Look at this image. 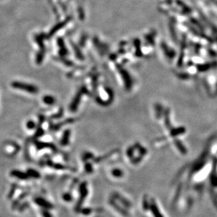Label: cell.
Wrapping results in <instances>:
<instances>
[{"instance_id":"obj_1","label":"cell","mask_w":217,"mask_h":217,"mask_svg":"<svg viewBox=\"0 0 217 217\" xmlns=\"http://www.w3.org/2000/svg\"><path fill=\"white\" fill-rule=\"evenodd\" d=\"M11 86L13 88L23 90V91H26L27 93L30 94H37L38 93V88L36 86L31 84H28V83L14 81L11 83Z\"/></svg>"},{"instance_id":"obj_2","label":"cell","mask_w":217,"mask_h":217,"mask_svg":"<svg viewBox=\"0 0 217 217\" xmlns=\"http://www.w3.org/2000/svg\"><path fill=\"white\" fill-rule=\"evenodd\" d=\"M35 203H36V204L38 205V206H41V207L44 208V209H52V208L53 207L52 204H51L49 202L45 200V199H44V198H42V197L35 198Z\"/></svg>"},{"instance_id":"obj_3","label":"cell","mask_w":217,"mask_h":217,"mask_svg":"<svg viewBox=\"0 0 217 217\" xmlns=\"http://www.w3.org/2000/svg\"><path fill=\"white\" fill-rule=\"evenodd\" d=\"M68 20H69V18H68V19H66V20H64V21L61 22V23H57V24H56V25H54V26L52 28V30H50V32H49V34H48L49 37L52 36V35H54V34H55L56 32L58 31V30H59L61 28H62L63 27H64V25H66V23H67Z\"/></svg>"},{"instance_id":"obj_4","label":"cell","mask_w":217,"mask_h":217,"mask_svg":"<svg viewBox=\"0 0 217 217\" xmlns=\"http://www.w3.org/2000/svg\"><path fill=\"white\" fill-rule=\"evenodd\" d=\"M11 176H13V177L17 178L20 179V180H26L27 178L29 177L28 173H25L23 172L20 171H11Z\"/></svg>"},{"instance_id":"obj_5","label":"cell","mask_w":217,"mask_h":217,"mask_svg":"<svg viewBox=\"0 0 217 217\" xmlns=\"http://www.w3.org/2000/svg\"><path fill=\"white\" fill-rule=\"evenodd\" d=\"M57 42H58V44H59V46H60V54H63V55H65V54H66V53H67V51H66V48H65V46L64 44V42H63L62 39L61 38H58L57 39Z\"/></svg>"},{"instance_id":"obj_6","label":"cell","mask_w":217,"mask_h":217,"mask_svg":"<svg viewBox=\"0 0 217 217\" xmlns=\"http://www.w3.org/2000/svg\"><path fill=\"white\" fill-rule=\"evenodd\" d=\"M43 102L46 105H53L54 103V97L52 96H49V95H46L43 98Z\"/></svg>"},{"instance_id":"obj_7","label":"cell","mask_w":217,"mask_h":217,"mask_svg":"<svg viewBox=\"0 0 217 217\" xmlns=\"http://www.w3.org/2000/svg\"><path fill=\"white\" fill-rule=\"evenodd\" d=\"M28 176H31L32 178H40V173L38 172H37L35 170H29V171L28 172Z\"/></svg>"},{"instance_id":"obj_8","label":"cell","mask_w":217,"mask_h":217,"mask_svg":"<svg viewBox=\"0 0 217 217\" xmlns=\"http://www.w3.org/2000/svg\"><path fill=\"white\" fill-rule=\"evenodd\" d=\"M26 126H27V128H28V129H34V128H35V123H34L32 121H29L27 123Z\"/></svg>"},{"instance_id":"obj_9","label":"cell","mask_w":217,"mask_h":217,"mask_svg":"<svg viewBox=\"0 0 217 217\" xmlns=\"http://www.w3.org/2000/svg\"><path fill=\"white\" fill-rule=\"evenodd\" d=\"M42 213H43L44 217H52V216H51L50 213H49V211H42Z\"/></svg>"}]
</instances>
